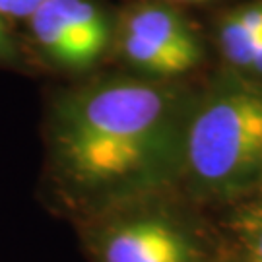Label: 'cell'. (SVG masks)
I'll list each match as a JSON object with an SVG mask.
<instances>
[{"label": "cell", "instance_id": "obj_1", "mask_svg": "<svg viewBox=\"0 0 262 262\" xmlns=\"http://www.w3.org/2000/svg\"><path fill=\"white\" fill-rule=\"evenodd\" d=\"M179 150L177 99L136 80L70 95L55 117L56 161L76 185L117 190L163 175Z\"/></svg>", "mask_w": 262, "mask_h": 262}, {"label": "cell", "instance_id": "obj_2", "mask_svg": "<svg viewBox=\"0 0 262 262\" xmlns=\"http://www.w3.org/2000/svg\"><path fill=\"white\" fill-rule=\"evenodd\" d=\"M190 177L231 196L262 185V88L225 80L198 105L183 134Z\"/></svg>", "mask_w": 262, "mask_h": 262}, {"label": "cell", "instance_id": "obj_3", "mask_svg": "<svg viewBox=\"0 0 262 262\" xmlns=\"http://www.w3.org/2000/svg\"><path fill=\"white\" fill-rule=\"evenodd\" d=\"M31 33L56 64L84 70L105 53L109 26L88 0H47L31 16Z\"/></svg>", "mask_w": 262, "mask_h": 262}, {"label": "cell", "instance_id": "obj_4", "mask_svg": "<svg viewBox=\"0 0 262 262\" xmlns=\"http://www.w3.org/2000/svg\"><path fill=\"white\" fill-rule=\"evenodd\" d=\"M188 237L161 217H140L113 229L103 245V262H190Z\"/></svg>", "mask_w": 262, "mask_h": 262}, {"label": "cell", "instance_id": "obj_5", "mask_svg": "<svg viewBox=\"0 0 262 262\" xmlns=\"http://www.w3.org/2000/svg\"><path fill=\"white\" fill-rule=\"evenodd\" d=\"M122 33H130L156 45L187 56L194 64L202 58V47L194 31L177 12L163 6H138L130 10L122 24Z\"/></svg>", "mask_w": 262, "mask_h": 262}, {"label": "cell", "instance_id": "obj_6", "mask_svg": "<svg viewBox=\"0 0 262 262\" xmlns=\"http://www.w3.org/2000/svg\"><path fill=\"white\" fill-rule=\"evenodd\" d=\"M122 55L134 68L158 78H173L196 66L187 56L130 33H122Z\"/></svg>", "mask_w": 262, "mask_h": 262}, {"label": "cell", "instance_id": "obj_7", "mask_svg": "<svg viewBox=\"0 0 262 262\" xmlns=\"http://www.w3.org/2000/svg\"><path fill=\"white\" fill-rule=\"evenodd\" d=\"M262 43V33L243 26L235 14H229L220 28V45L224 56L237 68L251 70L254 53Z\"/></svg>", "mask_w": 262, "mask_h": 262}, {"label": "cell", "instance_id": "obj_8", "mask_svg": "<svg viewBox=\"0 0 262 262\" xmlns=\"http://www.w3.org/2000/svg\"><path fill=\"white\" fill-rule=\"evenodd\" d=\"M237 227L247 262H262V198L243 212Z\"/></svg>", "mask_w": 262, "mask_h": 262}, {"label": "cell", "instance_id": "obj_9", "mask_svg": "<svg viewBox=\"0 0 262 262\" xmlns=\"http://www.w3.org/2000/svg\"><path fill=\"white\" fill-rule=\"evenodd\" d=\"M12 55V39H10L8 31L2 24L0 18V56H10Z\"/></svg>", "mask_w": 262, "mask_h": 262}, {"label": "cell", "instance_id": "obj_10", "mask_svg": "<svg viewBox=\"0 0 262 262\" xmlns=\"http://www.w3.org/2000/svg\"><path fill=\"white\" fill-rule=\"evenodd\" d=\"M251 70H253V72H256V74H262V43L258 45L256 53H254V58H253V64H251Z\"/></svg>", "mask_w": 262, "mask_h": 262}, {"label": "cell", "instance_id": "obj_11", "mask_svg": "<svg viewBox=\"0 0 262 262\" xmlns=\"http://www.w3.org/2000/svg\"><path fill=\"white\" fill-rule=\"evenodd\" d=\"M43 2H47V0H24V4H26V8H28V14L31 16L35 10L43 4Z\"/></svg>", "mask_w": 262, "mask_h": 262}, {"label": "cell", "instance_id": "obj_12", "mask_svg": "<svg viewBox=\"0 0 262 262\" xmlns=\"http://www.w3.org/2000/svg\"><path fill=\"white\" fill-rule=\"evenodd\" d=\"M188 2H192V0H188Z\"/></svg>", "mask_w": 262, "mask_h": 262}]
</instances>
